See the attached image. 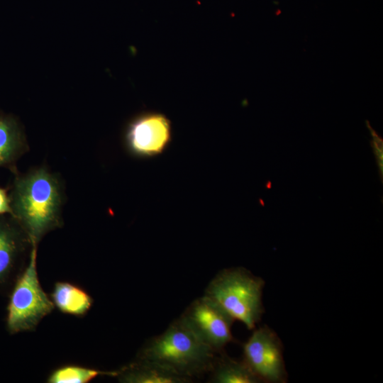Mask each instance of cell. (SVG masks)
<instances>
[{
    "instance_id": "cell-1",
    "label": "cell",
    "mask_w": 383,
    "mask_h": 383,
    "mask_svg": "<svg viewBox=\"0 0 383 383\" xmlns=\"http://www.w3.org/2000/svg\"><path fill=\"white\" fill-rule=\"evenodd\" d=\"M10 201L11 213L23 226L33 245L60 224L59 182L43 168L18 178Z\"/></svg>"
},
{
    "instance_id": "cell-2",
    "label": "cell",
    "mask_w": 383,
    "mask_h": 383,
    "mask_svg": "<svg viewBox=\"0 0 383 383\" xmlns=\"http://www.w3.org/2000/svg\"><path fill=\"white\" fill-rule=\"evenodd\" d=\"M218 355L177 318L162 333L148 340L138 358L158 362L193 379L209 373Z\"/></svg>"
},
{
    "instance_id": "cell-3",
    "label": "cell",
    "mask_w": 383,
    "mask_h": 383,
    "mask_svg": "<svg viewBox=\"0 0 383 383\" xmlns=\"http://www.w3.org/2000/svg\"><path fill=\"white\" fill-rule=\"evenodd\" d=\"M265 281L243 267L219 272L208 284L204 295L221 306L235 321L253 330L264 313Z\"/></svg>"
},
{
    "instance_id": "cell-4",
    "label": "cell",
    "mask_w": 383,
    "mask_h": 383,
    "mask_svg": "<svg viewBox=\"0 0 383 383\" xmlns=\"http://www.w3.org/2000/svg\"><path fill=\"white\" fill-rule=\"evenodd\" d=\"M36 255V247L33 245L28 265L16 283L11 297L7 325L13 333L33 329L54 308V304L39 282Z\"/></svg>"
},
{
    "instance_id": "cell-5",
    "label": "cell",
    "mask_w": 383,
    "mask_h": 383,
    "mask_svg": "<svg viewBox=\"0 0 383 383\" xmlns=\"http://www.w3.org/2000/svg\"><path fill=\"white\" fill-rule=\"evenodd\" d=\"M179 318L202 343L218 354L235 340L232 326L235 321L216 301L204 294L193 301Z\"/></svg>"
},
{
    "instance_id": "cell-6",
    "label": "cell",
    "mask_w": 383,
    "mask_h": 383,
    "mask_svg": "<svg viewBox=\"0 0 383 383\" xmlns=\"http://www.w3.org/2000/svg\"><path fill=\"white\" fill-rule=\"evenodd\" d=\"M243 351V360L261 382L284 383L287 381L282 343L268 326L254 328L244 343Z\"/></svg>"
},
{
    "instance_id": "cell-7",
    "label": "cell",
    "mask_w": 383,
    "mask_h": 383,
    "mask_svg": "<svg viewBox=\"0 0 383 383\" xmlns=\"http://www.w3.org/2000/svg\"><path fill=\"white\" fill-rule=\"evenodd\" d=\"M171 139V122L164 114L157 112L139 114L128 123L125 131L128 150L140 157L162 153Z\"/></svg>"
},
{
    "instance_id": "cell-8",
    "label": "cell",
    "mask_w": 383,
    "mask_h": 383,
    "mask_svg": "<svg viewBox=\"0 0 383 383\" xmlns=\"http://www.w3.org/2000/svg\"><path fill=\"white\" fill-rule=\"evenodd\" d=\"M117 376L124 383H189L193 380L158 362L139 358L118 372Z\"/></svg>"
},
{
    "instance_id": "cell-9",
    "label": "cell",
    "mask_w": 383,
    "mask_h": 383,
    "mask_svg": "<svg viewBox=\"0 0 383 383\" xmlns=\"http://www.w3.org/2000/svg\"><path fill=\"white\" fill-rule=\"evenodd\" d=\"M209 373V382L213 383L261 382L243 360H234L224 352L218 355Z\"/></svg>"
},
{
    "instance_id": "cell-10",
    "label": "cell",
    "mask_w": 383,
    "mask_h": 383,
    "mask_svg": "<svg viewBox=\"0 0 383 383\" xmlns=\"http://www.w3.org/2000/svg\"><path fill=\"white\" fill-rule=\"evenodd\" d=\"M25 148V137L17 120L0 115V167L12 162Z\"/></svg>"
},
{
    "instance_id": "cell-11",
    "label": "cell",
    "mask_w": 383,
    "mask_h": 383,
    "mask_svg": "<svg viewBox=\"0 0 383 383\" xmlns=\"http://www.w3.org/2000/svg\"><path fill=\"white\" fill-rule=\"evenodd\" d=\"M54 304L63 313L82 316L87 313L92 299L83 289L68 282L55 284L52 294Z\"/></svg>"
},
{
    "instance_id": "cell-12",
    "label": "cell",
    "mask_w": 383,
    "mask_h": 383,
    "mask_svg": "<svg viewBox=\"0 0 383 383\" xmlns=\"http://www.w3.org/2000/svg\"><path fill=\"white\" fill-rule=\"evenodd\" d=\"M100 374L117 376L116 372H101L79 366H65L54 371L48 379L51 383H87Z\"/></svg>"
},
{
    "instance_id": "cell-13",
    "label": "cell",
    "mask_w": 383,
    "mask_h": 383,
    "mask_svg": "<svg viewBox=\"0 0 383 383\" xmlns=\"http://www.w3.org/2000/svg\"><path fill=\"white\" fill-rule=\"evenodd\" d=\"M16 250L12 233L7 228L0 225V279L11 267Z\"/></svg>"
},
{
    "instance_id": "cell-14",
    "label": "cell",
    "mask_w": 383,
    "mask_h": 383,
    "mask_svg": "<svg viewBox=\"0 0 383 383\" xmlns=\"http://www.w3.org/2000/svg\"><path fill=\"white\" fill-rule=\"evenodd\" d=\"M11 212V201L6 191L0 188V214Z\"/></svg>"
}]
</instances>
